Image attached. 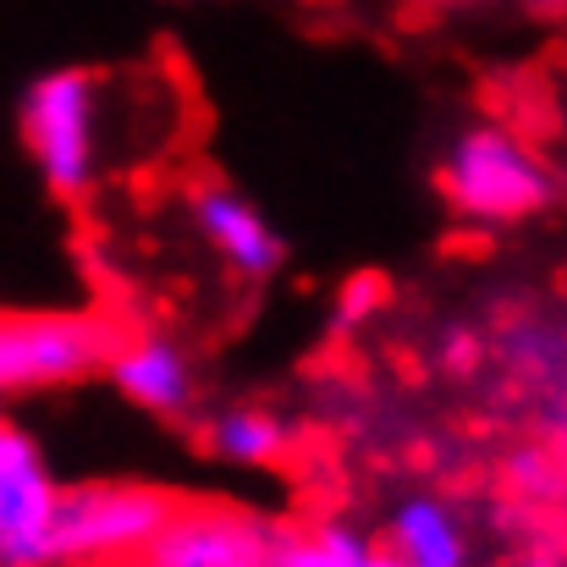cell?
<instances>
[{
  "label": "cell",
  "instance_id": "9c48e42d",
  "mask_svg": "<svg viewBox=\"0 0 567 567\" xmlns=\"http://www.w3.org/2000/svg\"><path fill=\"white\" fill-rule=\"evenodd\" d=\"M380 546L408 567H468V529L441 496H408Z\"/></svg>",
  "mask_w": 567,
  "mask_h": 567
},
{
  "label": "cell",
  "instance_id": "5b68a950",
  "mask_svg": "<svg viewBox=\"0 0 567 567\" xmlns=\"http://www.w3.org/2000/svg\"><path fill=\"white\" fill-rule=\"evenodd\" d=\"M55 502L61 480L39 441L0 419V567H55Z\"/></svg>",
  "mask_w": 567,
  "mask_h": 567
},
{
  "label": "cell",
  "instance_id": "7a4b0ae2",
  "mask_svg": "<svg viewBox=\"0 0 567 567\" xmlns=\"http://www.w3.org/2000/svg\"><path fill=\"white\" fill-rule=\"evenodd\" d=\"M177 491L150 480H72L55 502V567H138L177 513Z\"/></svg>",
  "mask_w": 567,
  "mask_h": 567
},
{
  "label": "cell",
  "instance_id": "ba28073f",
  "mask_svg": "<svg viewBox=\"0 0 567 567\" xmlns=\"http://www.w3.org/2000/svg\"><path fill=\"white\" fill-rule=\"evenodd\" d=\"M105 375L133 408H144L155 419H183L198 396V375H193V359L183 353V342H172L166 331H150V326L111 337Z\"/></svg>",
  "mask_w": 567,
  "mask_h": 567
},
{
  "label": "cell",
  "instance_id": "3957f363",
  "mask_svg": "<svg viewBox=\"0 0 567 567\" xmlns=\"http://www.w3.org/2000/svg\"><path fill=\"white\" fill-rule=\"evenodd\" d=\"M441 193L463 220L507 226V220L535 215L551 198V172L513 127L485 122V127L457 133L452 150L441 155Z\"/></svg>",
  "mask_w": 567,
  "mask_h": 567
},
{
  "label": "cell",
  "instance_id": "4fadbf2b",
  "mask_svg": "<svg viewBox=\"0 0 567 567\" xmlns=\"http://www.w3.org/2000/svg\"><path fill=\"white\" fill-rule=\"evenodd\" d=\"M507 485L518 496H529V502H551L563 491V457L557 452H540V446H524L507 463Z\"/></svg>",
  "mask_w": 567,
  "mask_h": 567
},
{
  "label": "cell",
  "instance_id": "ac0fdd59",
  "mask_svg": "<svg viewBox=\"0 0 567 567\" xmlns=\"http://www.w3.org/2000/svg\"><path fill=\"white\" fill-rule=\"evenodd\" d=\"M243 567H281V557H254V563H243Z\"/></svg>",
  "mask_w": 567,
  "mask_h": 567
},
{
  "label": "cell",
  "instance_id": "e0dca14e",
  "mask_svg": "<svg viewBox=\"0 0 567 567\" xmlns=\"http://www.w3.org/2000/svg\"><path fill=\"white\" fill-rule=\"evenodd\" d=\"M370 567H408V563H402V557H391V551L380 546V551H375V563H370Z\"/></svg>",
  "mask_w": 567,
  "mask_h": 567
},
{
  "label": "cell",
  "instance_id": "8992f818",
  "mask_svg": "<svg viewBox=\"0 0 567 567\" xmlns=\"http://www.w3.org/2000/svg\"><path fill=\"white\" fill-rule=\"evenodd\" d=\"M287 524L265 518L254 507L237 502H177V513L166 518L161 540L150 546V557L138 567H243L254 557H276L281 551Z\"/></svg>",
  "mask_w": 567,
  "mask_h": 567
},
{
  "label": "cell",
  "instance_id": "30bf717a",
  "mask_svg": "<svg viewBox=\"0 0 567 567\" xmlns=\"http://www.w3.org/2000/svg\"><path fill=\"white\" fill-rule=\"evenodd\" d=\"M204 441L231 468H276L292 446V430H287L281 413H270L259 402H243V408H220L204 424Z\"/></svg>",
  "mask_w": 567,
  "mask_h": 567
},
{
  "label": "cell",
  "instance_id": "2e32d148",
  "mask_svg": "<svg viewBox=\"0 0 567 567\" xmlns=\"http://www.w3.org/2000/svg\"><path fill=\"white\" fill-rule=\"evenodd\" d=\"M535 11H546V17H567V0H529Z\"/></svg>",
  "mask_w": 567,
  "mask_h": 567
},
{
  "label": "cell",
  "instance_id": "277c9868",
  "mask_svg": "<svg viewBox=\"0 0 567 567\" xmlns=\"http://www.w3.org/2000/svg\"><path fill=\"white\" fill-rule=\"evenodd\" d=\"M116 326L100 309H17L0 315V396L55 391L100 375Z\"/></svg>",
  "mask_w": 567,
  "mask_h": 567
},
{
  "label": "cell",
  "instance_id": "6da1fadb",
  "mask_svg": "<svg viewBox=\"0 0 567 567\" xmlns=\"http://www.w3.org/2000/svg\"><path fill=\"white\" fill-rule=\"evenodd\" d=\"M116 78L94 66L39 72L17 100V133L55 198H89L111 172L116 138Z\"/></svg>",
  "mask_w": 567,
  "mask_h": 567
},
{
  "label": "cell",
  "instance_id": "d6986e66",
  "mask_svg": "<svg viewBox=\"0 0 567 567\" xmlns=\"http://www.w3.org/2000/svg\"><path fill=\"white\" fill-rule=\"evenodd\" d=\"M518 567H563V563H551V557H529V563H518Z\"/></svg>",
  "mask_w": 567,
  "mask_h": 567
},
{
  "label": "cell",
  "instance_id": "52a82bcc",
  "mask_svg": "<svg viewBox=\"0 0 567 567\" xmlns=\"http://www.w3.org/2000/svg\"><path fill=\"white\" fill-rule=\"evenodd\" d=\"M188 220L198 231V243L243 281H265L281 270L287 259V243L281 231L226 183H193L188 188Z\"/></svg>",
  "mask_w": 567,
  "mask_h": 567
},
{
  "label": "cell",
  "instance_id": "9a60e30c",
  "mask_svg": "<svg viewBox=\"0 0 567 567\" xmlns=\"http://www.w3.org/2000/svg\"><path fill=\"white\" fill-rule=\"evenodd\" d=\"M441 359H446L452 370H474V364H480V337H474V331H446Z\"/></svg>",
  "mask_w": 567,
  "mask_h": 567
},
{
  "label": "cell",
  "instance_id": "8fae6325",
  "mask_svg": "<svg viewBox=\"0 0 567 567\" xmlns=\"http://www.w3.org/2000/svg\"><path fill=\"white\" fill-rule=\"evenodd\" d=\"M380 540H370L348 518H315V524H287L281 535V567H370Z\"/></svg>",
  "mask_w": 567,
  "mask_h": 567
},
{
  "label": "cell",
  "instance_id": "5bb4252c",
  "mask_svg": "<svg viewBox=\"0 0 567 567\" xmlns=\"http://www.w3.org/2000/svg\"><path fill=\"white\" fill-rule=\"evenodd\" d=\"M380 303H385V281H380V276H370V270H364V276H348L342 292H337V326H342V331L364 326Z\"/></svg>",
  "mask_w": 567,
  "mask_h": 567
},
{
  "label": "cell",
  "instance_id": "7c38bea8",
  "mask_svg": "<svg viewBox=\"0 0 567 567\" xmlns=\"http://www.w3.org/2000/svg\"><path fill=\"white\" fill-rule=\"evenodd\" d=\"M507 359L535 380H567V337L546 326H518L507 337Z\"/></svg>",
  "mask_w": 567,
  "mask_h": 567
}]
</instances>
